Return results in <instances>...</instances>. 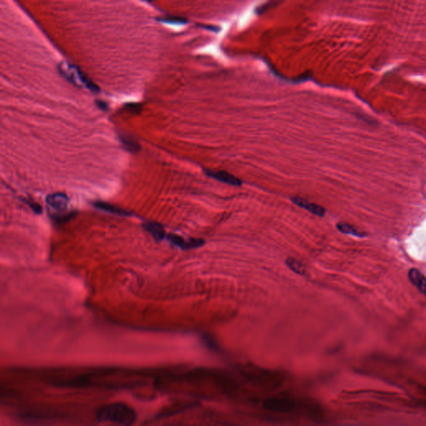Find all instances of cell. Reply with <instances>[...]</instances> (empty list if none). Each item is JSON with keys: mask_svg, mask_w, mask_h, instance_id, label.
I'll return each instance as SVG.
<instances>
[{"mask_svg": "<svg viewBox=\"0 0 426 426\" xmlns=\"http://www.w3.org/2000/svg\"><path fill=\"white\" fill-rule=\"evenodd\" d=\"M128 109H131L132 111L134 112V113H140L141 111V107H139V105H136L135 103H132L130 105H128Z\"/></svg>", "mask_w": 426, "mask_h": 426, "instance_id": "2e32d148", "label": "cell"}, {"mask_svg": "<svg viewBox=\"0 0 426 426\" xmlns=\"http://www.w3.org/2000/svg\"><path fill=\"white\" fill-rule=\"evenodd\" d=\"M291 201H293V203L296 204V206H300L301 208H304L311 213L319 216V217H323L325 212H326V210L324 209V207L322 206L307 201V199L301 198V197H294L291 199Z\"/></svg>", "mask_w": 426, "mask_h": 426, "instance_id": "ba28073f", "label": "cell"}, {"mask_svg": "<svg viewBox=\"0 0 426 426\" xmlns=\"http://www.w3.org/2000/svg\"><path fill=\"white\" fill-rule=\"evenodd\" d=\"M120 141L123 145V147H125L126 150H128V152H139V149H140V145H139V142L133 138L128 136H121L120 137Z\"/></svg>", "mask_w": 426, "mask_h": 426, "instance_id": "7c38bea8", "label": "cell"}, {"mask_svg": "<svg viewBox=\"0 0 426 426\" xmlns=\"http://www.w3.org/2000/svg\"><path fill=\"white\" fill-rule=\"evenodd\" d=\"M167 237H168L169 242H171L176 247H180L181 249H183V250L198 248V247H201L205 243V241L202 239L186 240V239L182 238V236L173 235V234H169Z\"/></svg>", "mask_w": 426, "mask_h": 426, "instance_id": "5b68a950", "label": "cell"}, {"mask_svg": "<svg viewBox=\"0 0 426 426\" xmlns=\"http://www.w3.org/2000/svg\"><path fill=\"white\" fill-rule=\"evenodd\" d=\"M161 21L163 22L168 23V24H173V25H183L187 23V20L182 18H178V17H166L164 19H160Z\"/></svg>", "mask_w": 426, "mask_h": 426, "instance_id": "9a60e30c", "label": "cell"}, {"mask_svg": "<svg viewBox=\"0 0 426 426\" xmlns=\"http://www.w3.org/2000/svg\"><path fill=\"white\" fill-rule=\"evenodd\" d=\"M205 173L207 176L214 178V179L219 181V182H223L226 184L231 185V186H235V187H239L242 184V181L237 178L236 176H234L232 174L229 173L227 171H212V170H205Z\"/></svg>", "mask_w": 426, "mask_h": 426, "instance_id": "52a82bcc", "label": "cell"}, {"mask_svg": "<svg viewBox=\"0 0 426 426\" xmlns=\"http://www.w3.org/2000/svg\"><path fill=\"white\" fill-rule=\"evenodd\" d=\"M144 227L146 231H148L152 235L153 238L157 241H161L165 237L166 233L163 226L158 223H146L144 224Z\"/></svg>", "mask_w": 426, "mask_h": 426, "instance_id": "30bf717a", "label": "cell"}, {"mask_svg": "<svg viewBox=\"0 0 426 426\" xmlns=\"http://www.w3.org/2000/svg\"><path fill=\"white\" fill-rule=\"evenodd\" d=\"M47 203L52 209L56 212H64L68 208L69 199L63 193H53L48 196L46 199Z\"/></svg>", "mask_w": 426, "mask_h": 426, "instance_id": "8992f818", "label": "cell"}, {"mask_svg": "<svg viewBox=\"0 0 426 426\" xmlns=\"http://www.w3.org/2000/svg\"><path fill=\"white\" fill-rule=\"evenodd\" d=\"M97 104H98V108L103 109V110H107V109H108V104L105 102H103V101H98Z\"/></svg>", "mask_w": 426, "mask_h": 426, "instance_id": "e0dca14e", "label": "cell"}, {"mask_svg": "<svg viewBox=\"0 0 426 426\" xmlns=\"http://www.w3.org/2000/svg\"><path fill=\"white\" fill-rule=\"evenodd\" d=\"M96 418L99 422H110L120 426H132L137 420L133 408L123 403H111L98 409Z\"/></svg>", "mask_w": 426, "mask_h": 426, "instance_id": "6da1fadb", "label": "cell"}, {"mask_svg": "<svg viewBox=\"0 0 426 426\" xmlns=\"http://www.w3.org/2000/svg\"><path fill=\"white\" fill-rule=\"evenodd\" d=\"M408 277L415 287L417 288L424 296H426V277L422 274L419 270L415 268L410 269L408 273Z\"/></svg>", "mask_w": 426, "mask_h": 426, "instance_id": "9c48e42d", "label": "cell"}, {"mask_svg": "<svg viewBox=\"0 0 426 426\" xmlns=\"http://www.w3.org/2000/svg\"><path fill=\"white\" fill-rule=\"evenodd\" d=\"M94 206L97 208H98V209L104 211V212H109V213H112V214L118 215V216H129L130 215V213H128L125 210L122 209V208L117 207V206H114V205H111V204L106 203V202L98 201V202H96L94 204Z\"/></svg>", "mask_w": 426, "mask_h": 426, "instance_id": "8fae6325", "label": "cell"}, {"mask_svg": "<svg viewBox=\"0 0 426 426\" xmlns=\"http://www.w3.org/2000/svg\"><path fill=\"white\" fill-rule=\"evenodd\" d=\"M58 70L60 74H62L68 81L72 83L77 87H86L92 92H99V87L86 76L77 66L70 64L67 62L60 63L58 66Z\"/></svg>", "mask_w": 426, "mask_h": 426, "instance_id": "277c9868", "label": "cell"}, {"mask_svg": "<svg viewBox=\"0 0 426 426\" xmlns=\"http://www.w3.org/2000/svg\"><path fill=\"white\" fill-rule=\"evenodd\" d=\"M242 375L256 387L272 390L279 387L283 381L284 376L278 372L268 369H241Z\"/></svg>", "mask_w": 426, "mask_h": 426, "instance_id": "7a4b0ae2", "label": "cell"}, {"mask_svg": "<svg viewBox=\"0 0 426 426\" xmlns=\"http://www.w3.org/2000/svg\"><path fill=\"white\" fill-rule=\"evenodd\" d=\"M337 227L342 233L348 234V235H351V236H359V237H362L365 235V234L361 233L357 229H356V228L351 225H349L347 223H339L337 224Z\"/></svg>", "mask_w": 426, "mask_h": 426, "instance_id": "5bb4252c", "label": "cell"}, {"mask_svg": "<svg viewBox=\"0 0 426 426\" xmlns=\"http://www.w3.org/2000/svg\"><path fill=\"white\" fill-rule=\"evenodd\" d=\"M285 263H286V266H287L291 271H293L294 272H296L297 274H306V267H305L304 265L301 263V261L295 259V258H288L286 261H285Z\"/></svg>", "mask_w": 426, "mask_h": 426, "instance_id": "4fadbf2b", "label": "cell"}, {"mask_svg": "<svg viewBox=\"0 0 426 426\" xmlns=\"http://www.w3.org/2000/svg\"><path fill=\"white\" fill-rule=\"evenodd\" d=\"M263 406L269 411L283 414L293 412L296 410H301L302 412L304 411L308 414H310V412H317L311 410V408L314 406L312 404L299 401L296 399L288 397H270L264 400Z\"/></svg>", "mask_w": 426, "mask_h": 426, "instance_id": "3957f363", "label": "cell"}]
</instances>
